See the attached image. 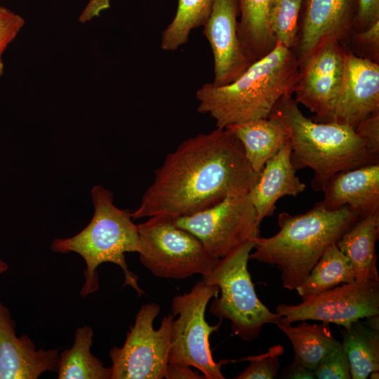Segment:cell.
<instances>
[{"mask_svg":"<svg viewBox=\"0 0 379 379\" xmlns=\"http://www.w3.org/2000/svg\"><path fill=\"white\" fill-rule=\"evenodd\" d=\"M258 175L237 137L216 128L185 140L166 156L131 215H190L227 197L248 194Z\"/></svg>","mask_w":379,"mask_h":379,"instance_id":"6da1fadb","label":"cell"},{"mask_svg":"<svg viewBox=\"0 0 379 379\" xmlns=\"http://www.w3.org/2000/svg\"><path fill=\"white\" fill-rule=\"evenodd\" d=\"M298 67L293 50L277 42L233 82L203 84L196 92L197 111L208 114L220 128L268 118L283 96L294 93Z\"/></svg>","mask_w":379,"mask_h":379,"instance_id":"7a4b0ae2","label":"cell"},{"mask_svg":"<svg viewBox=\"0 0 379 379\" xmlns=\"http://www.w3.org/2000/svg\"><path fill=\"white\" fill-rule=\"evenodd\" d=\"M361 217L348 206L331 210L320 202L302 214L282 212L278 215L279 232L258 237L249 259L277 266L284 288L295 290L328 247Z\"/></svg>","mask_w":379,"mask_h":379,"instance_id":"3957f363","label":"cell"},{"mask_svg":"<svg viewBox=\"0 0 379 379\" xmlns=\"http://www.w3.org/2000/svg\"><path fill=\"white\" fill-rule=\"evenodd\" d=\"M269 117L281 121L288 134L294 168L313 170L311 185L315 191L323 192L339 172L379 163V154L369 149L354 128L307 118L292 95L283 96Z\"/></svg>","mask_w":379,"mask_h":379,"instance_id":"277c9868","label":"cell"},{"mask_svg":"<svg viewBox=\"0 0 379 379\" xmlns=\"http://www.w3.org/2000/svg\"><path fill=\"white\" fill-rule=\"evenodd\" d=\"M94 213L90 222L76 235L65 239H55L51 244L55 253L74 252L85 261V281L80 291L83 298L99 288L97 268L104 262L117 265L124 274V284L133 288L138 296L145 292L140 288L138 276L128 268L126 253L138 251V225L132 220L131 213L117 208L113 203L112 193L106 188L95 185L91 190Z\"/></svg>","mask_w":379,"mask_h":379,"instance_id":"5b68a950","label":"cell"},{"mask_svg":"<svg viewBox=\"0 0 379 379\" xmlns=\"http://www.w3.org/2000/svg\"><path fill=\"white\" fill-rule=\"evenodd\" d=\"M255 241L246 242L218 260L211 272L203 277L206 284L219 288L209 312L231 322L233 333L246 341L256 339L267 324H277L281 317L260 300L248 270L249 254Z\"/></svg>","mask_w":379,"mask_h":379,"instance_id":"8992f818","label":"cell"},{"mask_svg":"<svg viewBox=\"0 0 379 379\" xmlns=\"http://www.w3.org/2000/svg\"><path fill=\"white\" fill-rule=\"evenodd\" d=\"M141 264L159 278L207 277L218 262L201 241L177 226L174 218L155 215L138 225Z\"/></svg>","mask_w":379,"mask_h":379,"instance_id":"52a82bcc","label":"cell"},{"mask_svg":"<svg viewBox=\"0 0 379 379\" xmlns=\"http://www.w3.org/2000/svg\"><path fill=\"white\" fill-rule=\"evenodd\" d=\"M220 292L215 285L206 284L204 279L197 281L190 292L173 298V320L168 362L185 364L196 368L206 379H224L220 368L231 361L215 362L209 344L210 335L218 331L222 321L211 326L205 319L206 306Z\"/></svg>","mask_w":379,"mask_h":379,"instance_id":"ba28073f","label":"cell"},{"mask_svg":"<svg viewBox=\"0 0 379 379\" xmlns=\"http://www.w3.org/2000/svg\"><path fill=\"white\" fill-rule=\"evenodd\" d=\"M160 312L159 305L141 307L124 344L109 350L112 379H162L168 363L171 333L174 316H164L159 328L153 322Z\"/></svg>","mask_w":379,"mask_h":379,"instance_id":"9c48e42d","label":"cell"},{"mask_svg":"<svg viewBox=\"0 0 379 379\" xmlns=\"http://www.w3.org/2000/svg\"><path fill=\"white\" fill-rule=\"evenodd\" d=\"M175 224L198 238L220 259L260 237V222L249 194L230 197L196 213L174 218Z\"/></svg>","mask_w":379,"mask_h":379,"instance_id":"30bf717a","label":"cell"},{"mask_svg":"<svg viewBox=\"0 0 379 379\" xmlns=\"http://www.w3.org/2000/svg\"><path fill=\"white\" fill-rule=\"evenodd\" d=\"M276 313L282 324L317 320L350 326L360 319L379 315V282L355 281L310 296L298 305L280 304Z\"/></svg>","mask_w":379,"mask_h":379,"instance_id":"8fae6325","label":"cell"},{"mask_svg":"<svg viewBox=\"0 0 379 379\" xmlns=\"http://www.w3.org/2000/svg\"><path fill=\"white\" fill-rule=\"evenodd\" d=\"M345 52L338 38L329 36L298 60L295 100L315 113L317 121H324L339 93Z\"/></svg>","mask_w":379,"mask_h":379,"instance_id":"7c38bea8","label":"cell"},{"mask_svg":"<svg viewBox=\"0 0 379 379\" xmlns=\"http://www.w3.org/2000/svg\"><path fill=\"white\" fill-rule=\"evenodd\" d=\"M377 112H379L378 63L346 51L341 87L324 121L355 128L361 121Z\"/></svg>","mask_w":379,"mask_h":379,"instance_id":"4fadbf2b","label":"cell"},{"mask_svg":"<svg viewBox=\"0 0 379 379\" xmlns=\"http://www.w3.org/2000/svg\"><path fill=\"white\" fill-rule=\"evenodd\" d=\"M238 0H215L211 15L203 26L214 59L215 86L227 85L253 63L244 52L238 35Z\"/></svg>","mask_w":379,"mask_h":379,"instance_id":"5bb4252c","label":"cell"},{"mask_svg":"<svg viewBox=\"0 0 379 379\" xmlns=\"http://www.w3.org/2000/svg\"><path fill=\"white\" fill-rule=\"evenodd\" d=\"M15 326L0 301V379H37L46 371L57 372L59 349L36 350L27 335H16Z\"/></svg>","mask_w":379,"mask_h":379,"instance_id":"9a60e30c","label":"cell"},{"mask_svg":"<svg viewBox=\"0 0 379 379\" xmlns=\"http://www.w3.org/2000/svg\"><path fill=\"white\" fill-rule=\"evenodd\" d=\"M356 8L357 0H302L298 59L326 37L345 36L353 26Z\"/></svg>","mask_w":379,"mask_h":379,"instance_id":"2e32d148","label":"cell"},{"mask_svg":"<svg viewBox=\"0 0 379 379\" xmlns=\"http://www.w3.org/2000/svg\"><path fill=\"white\" fill-rule=\"evenodd\" d=\"M323 192L319 202L328 209L348 206L363 216L379 212V163L335 174Z\"/></svg>","mask_w":379,"mask_h":379,"instance_id":"e0dca14e","label":"cell"},{"mask_svg":"<svg viewBox=\"0 0 379 379\" xmlns=\"http://www.w3.org/2000/svg\"><path fill=\"white\" fill-rule=\"evenodd\" d=\"M291 152L288 139L278 153L266 162L248 192L260 223L265 217L273 214L280 198L296 197L306 189L305 184L295 175Z\"/></svg>","mask_w":379,"mask_h":379,"instance_id":"ac0fdd59","label":"cell"},{"mask_svg":"<svg viewBox=\"0 0 379 379\" xmlns=\"http://www.w3.org/2000/svg\"><path fill=\"white\" fill-rule=\"evenodd\" d=\"M379 237V212L361 217L336 243L350 260L355 281L379 282L375 244Z\"/></svg>","mask_w":379,"mask_h":379,"instance_id":"d6986e66","label":"cell"},{"mask_svg":"<svg viewBox=\"0 0 379 379\" xmlns=\"http://www.w3.org/2000/svg\"><path fill=\"white\" fill-rule=\"evenodd\" d=\"M225 128L239 140L251 168L258 173L289 139L284 126L272 117L232 125Z\"/></svg>","mask_w":379,"mask_h":379,"instance_id":"ffe728a7","label":"cell"},{"mask_svg":"<svg viewBox=\"0 0 379 379\" xmlns=\"http://www.w3.org/2000/svg\"><path fill=\"white\" fill-rule=\"evenodd\" d=\"M238 1V35L244 52L253 62L267 54L277 44L267 20L270 0Z\"/></svg>","mask_w":379,"mask_h":379,"instance_id":"44dd1931","label":"cell"},{"mask_svg":"<svg viewBox=\"0 0 379 379\" xmlns=\"http://www.w3.org/2000/svg\"><path fill=\"white\" fill-rule=\"evenodd\" d=\"M301 321L296 326L280 322L276 325L290 340L294 359L314 371L323 357L341 343L332 335L328 323L310 324Z\"/></svg>","mask_w":379,"mask_h":379,"instance_id":"7402d4cb","label":"cell"},{"mask_svg":"<svg viewBox=\"0 0 379 379\" xmlns=\"http://www.w3.org/2000/svg\"><path fill=\"white\" fill-rule=\"evenodd\" d=\"M93 334L89 326L77 328L73 345L60 354L58 378L112 379L111 368L91 352Z\"/></svg>","mask_w":379,"mask_h":379,"instance_id":"603a6c76","label":"cell"},{"mask_svg":"<svg viewBox=\"0 0 379 379\" xmlns=\"http://www.w3.org/2000/svg\"><path fill=\"white\" fill-rule=\"evenodd\" d=\"M355 281L350 260L331 244L311 270L302 283L295 288L302 299L316 295L340 284Z\"/></svg>","mask_w":379,"mask_h":379,"instance_id":"cb8c5ba5","label":"cell"},{"mask_svg":"<svg viewBox=\"0 0 379 379\" xmlns=\"http://www.w3.org/2000/svg\"><path fill=\"white\" fill-rule=\"evenodd\" d=\"M341 344L352 379H366L372 372L379 371V330L356 321L345 328Z\"/></svg>","mask_w":379,"mask_h":379,"instance_id":"d4e9b609","label":"cell"},{"mask_svg":"<svg viewBox=\"0 0 379 379\" xmlns=\"http://www.w3.org/2000/svg\"><path fill=\"white\" fill-rule=\"evenodd\" d=\"M215 0H178L175 15L163 31L161 48L173 51L187 44L192 29L207 22Z\"/></svg>","mask_w":379,"mask_h":379,"instance_id":"484cf974","label":"cell"},{"mask_svg":"<svg viewBox=\"0 0 379 379\" xmlns=\"http://www.w3.org/2000/svg\"><path fill=\"white\" fill-rule=\"evenodd\" d=\"M302 0H270L267 20L276 41L293 49L298 44Z\"/></svg>","mask_w":379,"mask_h":379,"instance_id":"4316f807","label":"cell"},{"mask_svg":"<svg viewBox=\"0 0 379 379\" xmlns=\"http://www.w3.org/2000/svg\"><path fill=\"white\" fill-rule=\"evenodd\" d=\"M284 352V347L276 345L269 347L267 352L256 356H248L237 361H248L246 368L236 379H273L278 375L279 357Z\"/></svg>","mask_w":379,"mask_h":379,"instance_id":"83f0119b","label":"cell"},{"mask_svg":"<svg viewBox=\"0 0 379 379\" xmlns=\"http://www.w3.org/2000/svg\"><path fill=\"white\" fill-rule=\"evenodd\" d=\"M313 371L317 379H351L350 362L342 344L324 356Z\"/></svg>","mask_w":379,"mask_h":379,"instance_id":"f1b7e54d","label":"cell"},{"mask_svg":"<svg viewBox=\"0 0 379 379\" xmlns=\"http://www.w3.org/2000/svg\"><path fill=\"white\" fill-rule=\"evenodd\" d=\"M25 25L24 18L10 9L0 6V77L4 71L2 55L16 38Z\"/></svg>","mask_w":379,"mask_h":379,"instance_id":"f546056e","label":"cell"},{"mask_svg":"<svg viewBox=\"0 0 379 379\" xmlns=\"http://www.w3.org/2000/svg\"><path fill=\"white\" fill-rule=\"evenodd\" d=\"M356 133L366 142L369 149L379 154V112H375L354 128Z\"/></svg>","mask_w":379,"mask_h":379,"instance_id":"4dcf8cb0","label":"cell"},{"mask_svg":"<svg viewBox=\"0 0 379 379\" xmlns=\"http://www.w3.org/2000/svg\"><path fill=\"white\" fill-rule=\"evenodd\" d=\"M379 20V0H357L353 26L359 31Z\"/></svg>","mask_w":379,"mask_h":379,"instance_id":"1f68e13d","label":"cell"},{"mask_svg":"<svg viewBox=\"0 0 379 379\" xmlns=\"http://www.w3.org/2000/svg\"><path fill=\"white\" fill-rule=\"evenodd\" d=\"M190 367L185 364L168 362L164 378L166 379H206L202 373L193 371Z\"/></svg>","mask_w":379,"mask_h":379,"instance_id":"d6a6232c","label":"cell"},{"mask_svg":"<svg viewBox=\"0 0 379 379\" xmlns=\"http://www.w3.org/2000/svg\"><path fill=\"white\" fill-rule=\"evenodd\" d=\"M357 40L364 46L373 48L378 55L379 47V20L356 33Z\"/></svg>","mask_w":379,"mask_h":379,"instance_id":"836d02e7","label":"cell"},{"mask_svg":"<svg viewBox=\"0 0 379 379\" xmlns=\"http://www.w3.org/2000/svg\"><path fill=\"white\" fill-rule=\"evenodd\" d=\"M110 8V0H89L86 6L79 15L81 22H86L99 17L102 11Z\"/></svg>","mask_w":379,"mask_h":379,"instance_id":"e575fe53","label":"cell"},{"mask_svg":"<svg viewBox=\"0 0 379 379\" xmlns=\"http://www.w3.org/2000/svg\"><path fill=\"white\" fill-rule=\"evenodd\" d=\"M284 378L314 379V371L303 366L293 359L292 364L283 371Z\"/></svg>","mask_w":379,"mask_h":379,"instance_id":"d590c367","label":"cell"},{"mask_svg":"<svg viewBox=\"0 0 379 379\" xmlns=\"http://www.w3.org/2000/svg\"><path fill=\"white\" fill-rule=\"evenodd\" d=\"M378 316L379 315H375L366 317L367 321L365 324L373 329L379 330Z\"/></svg>","mask_w":379,"mask_h":379,"instance_id":"8d00e7d4","label":"cell"},{"mask_svg":"<svg viewBox=\"0 0 379 379\" xmlns=\"http://www.w3.org/2000/svg\"><path fill=\"white\" fill-rule=\"evenodd\" d=\"M8 268V264L0 258V277L7 271Z\"/></svg>","mask_w":379,"mask_h":379,"instance_id":"74e56055","label":"cell"},{"mask_svg":"<svg viewBox=\"0 0 379 379\" xmlns=\"http://www.w3.org/2000/svg\"><path fill=\"white\" fill-rule=\"evenodd\" d=\"M378 371H373L372 372L369 376H370V378H374V379H378L379 377H378Z\"/></svg>","mask_w":379,"mask_h":379,"instance_id":"f35d334b","label":"cell"}]
</instances>
